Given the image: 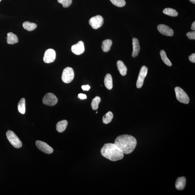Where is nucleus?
Returning <instances> with one entry per match:
<instances>
[{
	"mask_svg": "<svg viewBox=\"0 0 195 195\" xmlns=\"http://www.w3.org/2000/svg\"><path fill=\"white\" fill-rule=\"evenodd\" d=\"M78 97L81 99H86L87 96L85 94L80 93L78 94Z\"/></svg>",
	"mask_w": 195,
	"mask_h": 195,
	"instance_id": "c756f323",
	"label": "nucleus"
},
{
	"mask_svg": "<svg viewBox=\"0 0 195 195\" xmlns=\"http://www.w3.org/2000/svg\"><path fill=\"white\" fill-rule=\"evenodd\" d=\"M71 50L73 53L76 55H80L84 53L85 47L84 42L80 41L71 47Z\"/></svg>",
	"mask_w": 195,
	"mask_h": 195,
	"instance_id": "f8f14e48",
	"label": "nucleus"
},
{
	"mask_svg": "<svg viewBox=\"0 0 195 195\" xmlns=\"http://www.w3.org/2000/svg\"><path fill=\"white\" fill-rule=\"evenodd\" d=\"M113 44V42L111 40H106L102 42V49L105 52H107L110 51L111 46Z\"/></svg>",
	"mask_w": 195,
	"mask_h": 195,
	"instance_id": "6ab92c4d",
	"label": "nucleus"
},
{
	"mask_svg": "<svg viewBox=\"0 0 195 195\" xmlns=\"http://www.w3.org/2000/svg\"><path fill=\"white\" fill-rule=\"evenodd\" d=\"M23 26L25 30L29 31H32L37 27V25L35 23L29 22H24L23 23Z\"/></svg>",
	"mask_w": 195,
	"mask_h": 195,
	"instance_id": "aec40b11",
	"label": "nucleus"
},
{
	"mask_svg": "<svg viewBox=\"0 0 195 195\" xmlns=\"http://www.w3.org/2000/svg\"><path fill=\"white\" fill-rule=\"evenodd\" d=\"M148 71V68L145 65L141 68L136 83L137 87L138 88H141L142 86L145 78L147 75Z\"/></svg>",
	"mask_w": 195,
	"mask_h": 195,
	"instance_id": "6e6552de",
	"label": "nucleus"
},
{
	"mask_svg": "<svg viewBox=\"0 0 195 195\" xmlns=\"http://www.w3.org/2000/svg\"><path fill=\"white\" fill-rule=\"evenodd\" d=\"M42 102L45 105L52 106H54L57 103L58 99L54 94L49 92L46 94L44 96Z\"/></svg>",
	"mask_w": 195,
	"mask_h": 195,
	"instance_id": "0eeeda50",
	"label": "nucleus"
},
{
	"mask_svg": "<svg viewBox=\"0 0 195 195\" xmlns=\"http://www.w3.org/2000/svg\"><path fill=\"white\" fill-rule=\"evenodd\" d=\"M158 30L160 33L167 36H172L174 32L172 29L164 24L159 25L157 27Z\"/></svg>",
	"mask_w": 195,
	"mask_h": 195,
	"instance_id": "9b49d317",
	"label": "nucleus"
},
{
	"mask_svg": "<svg viewBox=\"0 0 195 195\" xmlns=\"http://www.w3.org/2000/svg\"><path fill=\"white\" fill-rule=\"evenodd\" d=\"M175 90L177 99L179 102L186 104L189 103L190 98L182 88L179 87H176L175 88Z\"/></svg>",
	"mask_w": 195,
	"mask_h": 195,
	"instance_id": "20e7f679",
	"label": "nucleus"
},
{
	"mask_svg": "<svg viewBox=\"0 0 195 195\" xmlns=\"http://www.w3.org/2000/svg\"><path fill=\"white\" fill-rule=\"evenodd\" d=\"M186 179L184 177H179L176 182V188L177 190H182L185 188L186 185Z\"/></svg>",
	"mask_w": 195,
	"mask_h": 195,
	"instance_id": "4468645a",
	"label": "nucleus"
},
{
	"mask_svg": "<svg viewBox=\"0 0 195 195\" xmlns=\"http://www.w3.org/2000/svg\"><path fill=\"white\" fill-rule=\"evenodd\" d=\"M186 35L189 39L195 40V31L190 32L187 33Z\"/></svg>",
	"mask_w": 195,
	"mask_h": 195,
	"instance_id": "cd10ccee",
	"label": "nucleus"
},
{
	"mask_svg": "<svg viewBox=\"0 0 195 195\" xmlns=\"http://www.w3.org/2000/svg\"><path fill=\"white\" fill-rule=\"evenodd\" d=\"M89 23L92 28L96 30L101 27L103 25L104 19L100 15H97L92 17Z\"/></svg>",
	"mask_w": 195,
	"mask_h": 195,
	"instance_id": "423d86ee",
	"label": "nucleus"
},
{
	"mask_svg": "<svg viewBox=\"0 0 195 195\" xmlns=\"http://www.w3.org/2000/svg\"><path fill=\"white\" fill-rule=\"evenodd\" d=\"M100 152L104 157L112 161H119L122 159L124 156V154L114 144H105Z\"/></svg>",
	"mask_w": 195,
	"mask_h": 195,
	"instance_id": "f03ea898",
	"label": "nucleus"
},
{
	"mask_svg": "<svg viewBox=\"0 0 195 195\" xmlns=\"http://www.w3.org/2000/svg\"><path fill=\"white\" fill-rule=\"evenodd\" d=\"M18 37L13 33L9 32L7 34V43L11 45H13L18 42Z\"/></svg>",
	"mask_w": 195,
	"mask_h": 195,
	"instance_id": "dca6fc26",
	"label": "nucleus"
},
{
	"mask_svg": "<svg viewBox=\"0 0 195 195\" xmlns=\"http://www.w3.org/2000/svg\"><path fill=\"white\" fill-rule=\"evenodd\" d=\"M98 113V112H97V111H96V113Z\"/></svg>",
	"mask_w": 195,
	"mask_h": 195,
	"instance_id": "72a5a7b5",
	"label": "nucleus"
},
{
	"mask_svg": "<svg viewBox=\"0 0 195 195\" xmlns=\"http://www.w3.org/2000/svg\"><path fill=\"white\" fill-rule=\"evenodd\" d=\"M164 14L172 17L177 16L178 15V12L175 9L171 8H166L163 11Z\"/></svg>",
	"mask_w": 195,
	"mask_h": 195,
	"instance_id": "b1692460",
	"label": "nucleus"
},
{
	"mask_svg": "<svg viewBox=\"0 0 195 195\" xmlns=\"http://www.w3.org/2000/svg\"><path fill=\"white\" fill-rule=\"evenodd\" d=\"M101 101V99L98 96H96L92 99V103L91 106L92 109L94 110H97L98 108V106Z\"/></svg>",
	"mask_w": 195,
	"mask_h": 195,
	"instance_id": "393cba45",
	"label": "nucleus"
},
{
	"mask_svg": "<svg viewBox=\"0 0 195 195\" xmlns=\"http://www.w3.org/2000/svg\"><path fill=\"white\" fill-rule=\"evenodd\" d=\"M189 1L193 3H195V0H189Z\"/></svg>",
	"mask_w": 195,
	"mask_h": 195,
	"instance_id": "473e14b6",
	"label": "nucleus"
},
{
	"mask_svg": "<svg viewBox=\"0 0 195 195\" xmlns=\"http://www.w3.org/2000/svg\"><path fill=\"white\" fill-rule=\"evenodd\" d=\"M58 2L62 5L64 8L68 7L72 2V0H57Z\"/></svg>",
	"mask_w": 195,
	"mask_h": 195,
	"instance_id": "bb28decb",
	"label": "nucleus"
},
{
	"mask_svg": "<svg viewBox=\"0 0 195 195\" xmlns=\"http://www.w3.org/2000/svg\"><path fill=\"white\" fill-rule=\"evenodd\" d=\"M114 5L119 7H123L126 5L125 0H110Z\"/></svg>",
	"mask_w": 195,
	"mask_h": 195,
	"instance_id": "a878e982",
	"label": "nucleus"
},
{
	"mask_svg": "<svg viewBox=\"0 0 195 195\" xmlns=\"http://www.w3.org/2000/svg\"><path fill=\"white\" fill-rule=\"evenodd\" d=\"M56 54L54 50L50 49L47 50L44 54V61L46 63L53 62L56 59Z\"/></svg>",
	"mask_w": 195,
	"mask_h": 195,
	"instance_id": "9d476101",
	"label": "nucleus"
},
{
	"mask_svg": "<svg viewBox=\"0 0 195 195\" xmlns=\"http://www.w3.org/2000/svg\"><path fill=\"white\" fill-rule=\"evenodd\" d=\"M1 0H0V2H1Z\"/></svg>",
	"mask_w": 195,
	"mask_h": 195,
	"instance_id": "f704fd0d",
	"label": "nucleus"
},
{
	"mask_svg": "<svg viewBox=\"0 0 195 195\" xmlns=\"http://www.w3.org/2000/svg\"><path fill=\"white\" fill-rule=\"evenodd\" d=\"M133 52L132 57H135L138 56L140 49V45L138 40L136 38H134L132 40Z\"/></svg>",
	"mask_w": 195,
	"mask_h": 195,
	"instance_id": "ddd939ff",
	"label": "nucleus"
},
{
	"mask_svg": "<svg viewBox=\"0 0 195 195\" xmlns=\"http://www.w3.org/2000/svg\"><path fill=\"white\" fill-rule=\"evenodd\" d=\"M160 55H161L162 61H163L166 65L169 67H171L172 65V64L168 58L164 50H161L160 52Z\"/></svg>",
	"mask_w": 195,
	"mask_h": 195,
	"instance_id": "5701e85b",
	"label": "nucleus"
},
{
	"mask_svg": "<svg viewBox=\"0 0 195 195\" xmlns=\"http://www.w3.org/2000/svg\"><path fill=\"white\" fill-rule=\"evenodd\" d=\"M6 136L9 142L14 148H19L22 147V142L13 131H8L6 132Z\"/></svg>",
	"mask_w": 195,
	"mask_h": 195,
	"instance_id": "7ed1b4c3",
	"label": "nucleus"
},
{
	"mask_svg": "<svg viewBox=\"0 0 195 195\" xmlns=\"http://www.w3.org/2000/svg\"><path fill=\"white\" fill-rule=\"evenodd\" d=\"M36 144L38 149L44 153L49 154L53 152V148L45 142L37 141H36Z\"/></svg>",
	"mask_w": 195,
	"mask_h": 195,
	"instance_id": "1a4fd4ad",
	"label": "nucleus"
},
{
	"mask_svg": "<svg viewBox=\"0 0 195 195\" xmlns=\"http://www.w3.org/2000/svg\"><path fill=\"white\" fill-rule=\"evenodd\" d=\"M190 61L192 63H195V54L193 53L189 57Z\"/></svg>",
	"mask_w": 195,
	"mask_h": 195,
	"instance_id": "c85d7f7f",
	"label": "nucleus"
},
{
	"mask_svg": "<svg viewBox=\"0 0 195 195\" xmlns=\"http://www.w3.org/2000/svg\"><path fill=\"white\" fill-rule=\"evenodd\" d=\"M75 76L74 71L72 68L67 67L64 69L62 75L61 79L65 83L68 84L72 82Z\"/></svg>",
	"mask_w": 195,
	"mask_h": 195,
	"instance_id": "39448f33",
	"label": "nucleus"
},
{
	"mask_svg": "<svg viewBox=\"0 0 195 195\" xmlns=\"http://www.w3.org/2000/svg\"><path fill=\"white\" fill-rule=\"evenodd\" d=\"M113 114L111 111L108 112L103 117V122L105 124H108L110 123L113 119Z\"/></svg>",
	"mask_w": 195,
	"mask_h": 195,
	"instance_id": "4be33fe9",
	"label": "nucleus"
},
{
	"mask_svg": "<svg viewBox=\"0 0 195 195\" xmlns=\"http://www.w3.org/2000/svg\"><path fill=\"white\" fill-rule=\"evenodd\" d=\"M136 139L131 135L124 134L117 137L114 144L124 154H128L134 151L137 145Z\"/></svg>",
	"mask_w": 195,
	"mask_h": 195,
	"instance_id": "f257e3e1",
	"label": "nucleus"
},
{
	"mask_svg": "<svg viewBox=\"0 0 195 195\" xmlns=\"http://www.w3.org/2000/svg\"><path fill=\"white\" fill-rule=\"evenodd\" d=\"M191 30H195V22H194L192 23V26L191 27Z\"/></svg>",
	"mask_w": 195,
	"mask_h": 195,
	"instance_id": "2f4dec72",
	"label": "nucleus"
},
{
	"mask_svg": "<svg viewBox=\"0 0 195 195\" xmlns=\"http://www.w3.org/2000/svg\"><path fill=\"white\" fill-rule=\"evenodd\" d=\"M82 89L84 91H88L90 89V86L89 85H83L82 86Z\"/></svg>",
	"mask_w": 195,
	"mask_h": 195,
	"instance_id": "7c9ffc66",
	"label": "nucleus"
},
{
	"mask_svg": "<svg viewBox=\"0 0 195 195\" xmlns=\"http://www.w3.org/2000/svg\"><path fill=\"white\" fill-rule=\"evenodd\" d=\"M117 66L120 74L123 76H125L127 74V68L123 62L121 61H118Z\"/></svg>",
	"mask_w": 195,
	"mask_h": 195,
	"instance_id": "f3484780",
	"label": "nucleus"
},
{
	"mask_svg": "<svg viewBox=\"0 0 195 195\" xmlns=\"http://www.w3.org/2000/svg\"><path fill=\"white\" fill-rule=\"evenodd\" d=\"M68 125V121L66 120H63L59 121L56 125L57 130L59 133L64 131Z\"/></svg>",
	"mask_w": 195,
	"mask_h": 195,
	"instance_id": "a211bd4d",
	"label": "nucleus"
},
{
	"mask_svg": "<svg viewBox=\"0 0 195 195\" xmlns=\"http://www.w3.org/2000/svg\"><path fill=\"white\" fill-rule=\"evenodd\" d=\"M104 84L108 89L110 90L113 88V78L111 75L109 73L106 75L104 79Z\"/></svg>",
	"mask_w": 195,
	"mask_h": 195,
	"instance_id": "2eb2a0df",
	"label": "nucleus"
},
{
	"mask_svg": "<svg viewBox=\"0 0 195 195\" xmlns=\"http://www.w3.org/2000/svg\"><path fill=\"white\" fill-rule=\"evenodd\" d=\"M18 110L19 113L24 114L26 113V99L22 98L19 102L18 105Z\"/></svg>",
	"mask_w": 195,
	"mask_h": 195,
	"instance_id": "412c9836",
	"label": "nucleus"
}]
</instances>
